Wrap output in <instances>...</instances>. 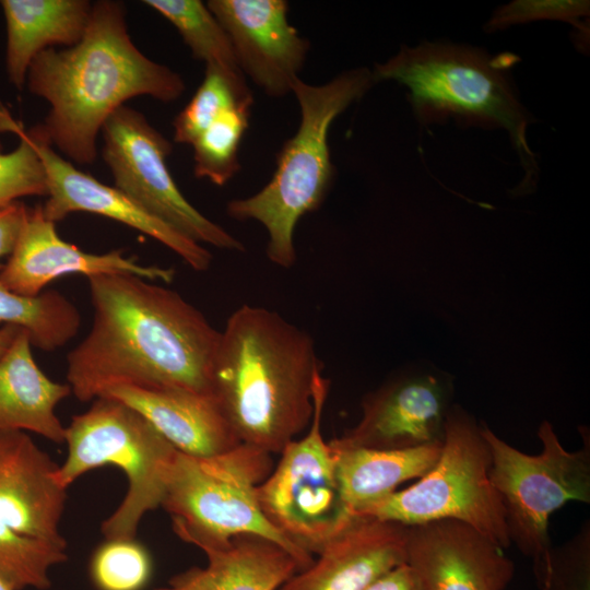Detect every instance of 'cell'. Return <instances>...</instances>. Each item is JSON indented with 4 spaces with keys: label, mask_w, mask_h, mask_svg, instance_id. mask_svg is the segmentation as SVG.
I'll list each match as a JSON object with an SVG mask.
<instances>
[{
    "label": "cell",
    "mask_w": 590,
    "mask_h": 590,
    "mask_svg": "<svg viewBox=\"0 0 590 590\" xmlns=\"http://www.w3.org/2000/svg\"><path fill=\"white\" fill-rule=\"evenodd\" d=\"M271 456L245 444L208 458L177 450L161 505L176 535L205 552L253 534L284 547L300 570L310 566L312 556L292 544L260 508L257 487L273 470Z\"/></svg>",
    "instance_id": "cell-6"
},
{
    "label": "cell",
    "mask_w": 590,
    "mask_h": 590,
    "mask_svg": "<svg viewBox=\"0 0 590 590\" xmlns=\"http://www.w3.org/2000/svg\"><path fill=\"white\" fill-rule=\"evenodd\" d=\"M103 157L115 186L153 217L198 244L245 251L244 244L199 212L181 193L166 158L172 143L138 110L117 108L102 128Z\"/></svg>",
    "instance_id": "cell-11"
},
{
    "label": "cell",
    "mask_w": 590,
    "mask_h": 590,
    "mask_svg": "<svg viewBox=\"0 0 590 590\" xmlns=\"http://www.w3.org/2000/svg\"><path fill=\"white\" fill-rule=\"evenodd\" d=\"M503 550L458 520L406 528L405 562L425 590H505L515 565Z\"/></svg>",
    "instance_id": "cell-15"
},
{
    "label": "cell",
    "mask_w": 590,
    "mask_h": 590,
    "mask_svg": "<svg viewBox=\"0 0 590 590\" xmlns=\"http://www.w3.org/2000/svg\"><path fill=\"white\" fill-rule=\"evenodd\" d=\"M589 15L588 0H515L494 11L484 24V31L494 33L535 21H562L577 30V48H586Z\"/></svg>",
    "instance_id": "cell-31"
},
{
    "label": "cell",
    "mask_w": 590,
    "mask_h": 590,
    "mask_svg": "<svg viewBox=\"0 0 590 590\" xmlns=\"http://www.w3.org/2000/svg\"><path fill=\"white\" fill-rule=\"evenodd\" d=\"M23 331V329L11 326V324H4L0 329V358L5 354V352L9 350L15 338Z\"/></svg>",
    "instance_id": "cell-35"
},
{
    "label": "cell",
    "mask_w": 590,
    "mask_h": 590,
    "mask_svg": "<svg viewBox=\"0 0 590 590\" xmlns=\"http://www.w3.org/2000/svg\"><path fill=\"white\" fill-rule=\"evenodd\" d=\"M489 467L491 452L482 425L459 405H451L434 467L410 487L391 493L357 516L406 527L458 520L507 548L511 543L505 511L489 479Z\"/></svg>",
    "instance_id": "cell-8"
},
{
    "label": "cell",
    "mask_w": 590,
    "mask_h": 590,
    "mask_svg": "<svg viewBox=\"0 0 590 590\" xmlns=\"http://www.w3.org/2000/svg\"><path fill=\"white\" fill-rule=\"evenodd\" d=\"M70 394L68 384L51 380L37 366L23 330L0 358V430L31 432L63 444L66 427L55 411Z\"/></svg>",
    "instance_id": "cell-20"
},
{
    "label": "cell",
    "mask_w": 590,
    "mask_h": 590,
    "mask_svg": "<svg viewBox=\"0 0 590 590\" xmlns=\"http://www.w3.org/2000/svg\"><path fill=\"white\" fill-rule=\"evenodd\" d=\"M376 84L373 71L355 68L321 85L298 79L292 88L300 110L296 132L276 155V167L257 193L227 203L228 216L256 221L268 234L267 257L283 268L296 260L294 232L298 221L316 211L327 197L334 168L328 133L334 119Z\"/></svg>",
    "instance_id": "cell-5"
},
{
    "label": "cell",
    "mask_w": 590,
    "mask_h": 590,
    "mask_svg": "<svg viewBox=\"0 0 590 590\" xmlns=\"http://www.w3.org/2000/svg\"><path fill=\"white\" fill-rule=\"evenodd\" d=\"M27 209L20 201L0 208V270L3 266L1 259L10 256L14 249L26 217Z\"/></svg>",
    "instance_id": "cell-33"
},
{
    "label": "cell",
    "mask_w": 590,
    "mask_h": 590,
    "mask_svg": "<svg viewBox=\"0 0 590 590\" xmlns=\"http://www.w3.org/2000/svg\"><path fill=\"white\" fill-rule=\"evenodd\" d=\"M0 5L7 25V73L17 90L39 52L81 40L92 9L86 0H1Z\"/></svg>",
    "instance_id": "cell-22"
},
{
    "label": "cell",
    "mask_w": 590,
    "mask_h": 590,
    "mask_svg": "<svg viewBox=\"0 0 590 590\" xmlns=\"http://www.w3.org/2000/svg\"><path fill=\"white\" fill-rule=\"evenodd\" d=\"M516 56H492L467 45L423 42L402 46L373 70L376 83L393 80L405 86L409 102L422 125L442 123L450 118L463 126L503 129L518 154L523 178L516 194L531 192L539 179L535 154L527 130L533 122L520 102L510 68Z\"/></svg>",
    "instance_id": "cell-4"
},
{
    "label": "cell",
    "mask_w": 590,
    "mask_h": 590,
    "mask_svg": "<svg viewBox=\"0 0 590 590\" xmlns=\"http://www.w3.org/2000/svg\"><path fill=\"white\" fill-rule=\"evenodd\" d=\"M0 322L25 330L32 346L48 352L76 335L81 317L76 306L55 290L26 296L0 284Z\"/></svg>",
    "instance_id": "cell-24"
},
{
    "label": "cell",
    "mask_w": 590,
    "mask_h": 590,
    "mask_svg": "<svg viewBox=\"0 0 590 590\" xmlns=\"http://www.w3.org/2000/svg\"><path fill=\"white\" fill-rule=\"evenodd\" d=\"M64 442L68 456L54 481L68 489L93 469L119 468L128 480L127 493L101 531L106 540L135 539L142 518L162 505L177 449L138 411L108 397L96 398L72 417Z\"/></svg>",
    "instance_id": "cell-7"
},
{
    "label": "cell",
    "mask_w": 590,
    "mask_h": 590,
    "mask_svg": "<svg viewBox=\"0 0 590 590\" xmlns=\"http://www.w3.org/2000/svg\"><path fill=\"white\" fill-rule=\"evenodd\" d=\"M204 554L206 566L188 568L154 590H278L300 570L284 547L253 534L235 536Z\"/></svg>",
    "instance_id": "cell-21"
},
{
    "label": "cell",
    "mask_w": 590,
    "mask_h": 590,
    "mask_svg": "<svg viewBox=\"0 0 590 590\" xmlns=\"http://www.w3.org/2000/svg\"><path fill=\"white\" fill-rule=\"evenodd\" d=\"M406 526L356 516L278 590H366L405 562Z\"/></svg>",
    "instance_id": "cell-18"
},
{
    "label": "cell",
    "mask_w": 590,
    "mask_h": 590,
    "mask_svg": "<svg viewBox=\"0 0 590 590\" xmlns=\"http://www.w3.org/2000/svg\"><path fill=\"white\" fill-rule=\"evenodd\" d=\"M482 432L491 452L489 479L502 500L510 543L531 558L536 581L552 548L551 515L569 502L590 503V440L567 451L552 424L538 429L539 455H528L500 439L485 424Z\"/></svg>",
    "instance_id": "cell-9"
},
{
    "label": "cell",
    "mask_w": 590,
    "mask_h": 590,
    "mask_svg": "<svg viewBox=\"0 0 590 590\" xmlns=\"http://www.w3.org/2000/svg\"><path fill=\"white\" fill-rule=\"evenodd\" d=\"M244 103L253 96L243 72L205 66L203 81L174 120V141L191 145L217 116Z\"/></svg>",
    "instance_id": "cell-26"
},
{
    "label": "cell",
    "mask_w": 590,
    "mask_h": 590,
    "mask_svg": "<svg viewBox=\"0 0 590 590\" xmlns=\"http://www.w3.org/2000/svg\"><path fill=\"white\" fill-rule=\"evenodd\" d=\"M99 397L118 400L143 415L178 451L208 458L239 445L214 398L176 388L118 385Z\"/></svg>",
    "instance_id": "cell-19"
},
{
    "label": "cell",
    "mask_w": 590,
    "mask_h": 590,
    "mask_svg": "<svg viewBox=\"0 0 590 590\" xmlns=\"http://www.w3.org/2000/svg\"><path fill=\"white\" fill-rule=\"evenodd\" d=\"M329 386L330 380L320 374L307 434L284 447L276 468L257 487L260 508L269 522L311 556L355 518L342 502L334 455L322 435Z\"/></svg>",
    "instance_id": "cell-10"
},
{
    "label": "cell",
    "mask_w": 590,
    "mask_h": 590,
    "mask_svg": "<svg viewBox=\"0 0 590 590\" xmlns=\"http://www.w3.org/2000/svg\"><path fill=\"white\" fill-rule=\"evenodd\" d=\"M320 374L308 332L245 304L220 331L211 393L240 444L274 455L309 426Z\"/></svg>",
    "instance_id": "cell-3"
},
{
    "label": "cell",
    "mask_w": 590,
    "mask_h": 590,
    "mask_svg": "<svg viewBox=\"0 0 590 590\" xmlns=\"http://www.w3.org/2000/svg\"><path fill=\"white\" fill-rule=\"evenodd\" d=\"M252 103H244L223 111L191 144L194 175L224 186L239 170L238 151L249 126Z\"/></svg>",
    "instance_id": "cell-27"
},
{
    "label": "cell",
    "mask_w": 590,
    "mask_h": 590,
    "mask_svg": "<svg viewBox=\"0 0 590 590\" xmlns=\"http://www.w3.org/2000/svg\"><path fill=\"white\" fill-rule=\"evenodd\" d=\"M93 323L67 356L71 393L90 402L118 385L211 394L220 337L177 292L133 274L87 276Z\"/></svg>",
    "instance_id": "cell-1"
},
{
    "label": "cell",
    "mask_w": 590,
    "mask_h": 590,
    "mask_svg": "<svg viewBox=\"0 0 590 590\" xmlns=\"http://www.w3.org/2000/svg\"><path fill=\"white\" fill-rule=\"evenodd\" d=\"M0 131L12 132L20 139L11 152H2L0 144V208L20 198L47 196V177L40 157L28 140L25 128L14 120L0 103Z\"/></svg>",
    "instance_id": "cell-29"
},
{
    "label": "cell",
    "mask_w": 590,
    "mask_h": 590,
    "mask_svg": "<svg viewBox=\"0 0 590 590\" xmlns=\"http://www.w3.org/2000/svg\"><path fill=\"white\" fill-rule=\"evenodd\" d=\"M25 133L45 168L48 198L42 208L48 220L56 223L79 211L106 216L156 239L196 271L210 268L212 255L202 245L150 215L116 187L75 168L54 150L37 126Z\"/></svg>",
    "instance_id": "cell-14"
},
{
    "label": "cell",
    "mask_w": 590,
    "mask_h": 590,
    "mask_svg": "<svg viewBox=\"0 0 590 590\" xmlns=\"http://www.w3.org/2000/svg\"><path fill=\"white\" fill-rule=\"evenodd\" d=\"M58 464L25 432L0 430V519L16 532L67 548L60 531L67 489Z\"/></svg>",
    "instance_id": "cell-17"
},
{
    "label": "cell",
    "mask_w": 590,
    "mask_h": 590,
    "mask_svg": "<svg viewBox=\"0 0 590 590\" xmlns=\"http://www.w3.org/2000/svg\"><path fill=\"white\" fill-rule=\"evenodd\" d=\"M449 397V384L437 375L399 377L366 394L358 423L329 444L335 448L375 450L440 444Z\"/></svg>",
    "instance_id": "cell-12"
},
{
    "label": "cell",
    "mask_w": 590,
    "mask_h": 590,
    "mask_svg": "<svg viewBox=\"0 0 590 590\" xmlns=\"http://www.w3.org/2000/svg\"><path fill=\"white\" fill-rule=\"evenodd\" d=\"M330 445V444H329ZM442 442L400 450L331 447L342 502L353 517L436 463Z\"/></svg>",
    "instance_id": "cell-23"
},
{
    "label": "cell",
    "mask_w": 590,
    "mask_h": 590,
    "mask_svg": "<svg viewBox=\"0 0 590 590\" xmlns=\"http://www.w3.org/2000/svg\"><path fill=\"white\" fill-rule=\"evenodd\" d=\"M0 590H12V589L0 579Z\"/></svg>",
    "instance_id": "cell-36"
},
{
    "label": "cell",
    "mask_w": 590,
    "mask_h": 590,
    "mask_svg": "<svg viewBox=\"0 0 590 590\" xmlns=\"http://www.w3.org/2000/svg\"><path fill=\"white\" fill-rule=\"evenodd\" d=\"M90 574L98 590H142L152 575V559L135 539L106 540L93 553Z\"/></svg>",
    "instance_id": "cell-30"
},
{
    "label": "cell",
    "mask_w": 590,
    "mask_h": 590,
    "mask_svg": "<svg viewBox=\"0 0 590 590\" xmlns=\"http://www.w3.org/2000/svg\"><path fill=\"white\" fill-rule=\"evenodd\" d=\"M206 7L232 43L241 72L272 97L292 93L308 42L288 22L285 0H210Z\"/></svg>",
    "instance_id": "cell-13"
},
{
    "label": "cell",
    "mask_w": 590,
    "mask_h": 590,
    "mask_svg": "<svg viewBox=\"0 0 590 590\" xmlns=\"http://www.w3.org/2000/svg\"><path fill=\"white\" fill-rule=\"evenodd\" d=\"M71 273L133 274L150 281L170 283L175 270L142 266L121 250L90 253L70 244L57 233L42 205L27 209L26 217L13 251L0 270V284L21 295L36 296L56 279Z\"/></svg>",
    "instance_id": "cell-16"
},
{
    "label": "cell",
    "mask_w": 590,
    "mask_h": 590,
    "mask_svg": "<svg viewBox=\"0 0 590 590\" xmlns=\"http://www.w3.org/2000/svg\"><path fill=\"white\" fill-rule=\"evenodd\" d=\"M144 4L168 20L205 66L241 72L225 30L200 0H145Z\"/></svg>",
    "instance_id": "cell-25"
},
{
    "label": "cell",
    "mask_w": 590,
    "mask_h": 590,
    "mask_svg": "<svg viewBox=\"0 0 590 590\" xmlns=\"http://www.w3.org/2000/svg\"><path fill=\"white\" fill-rule=\"evenodd\" d=\"M26 84L50 111L37 126L52 145L79 164L96 158V139L107 118L139 95L176 101L180 74L144 56L132 43L121 2L92 4L81 40L63 50L47 48L30 64Z\"/></svg>",
    "instance_id": "cell-2"
},
{
    "label": "cell",
    "mask_w": 590,
    "mask_h": 590,
    "mask_svg": "<svg viewBox=\"0 0 590 590\" xmlns=\"http://www.w3.org/2000/svg\"><path fill=\"white\" fill-rule=\"evenodd\" d=\"M366 590H425L414 569L402 563L376 579Z\"/></svg>",
    "instance_id": "cell-34"
},
{
    "label": "cell",
    "mask_w": 590,
    "mask_h": 590,
    "mask_svg": "<svg viewBox=\"0 0 590 590\" xmlns=\"http://www.w3.org/2000/svg\"><path fill=\"white\" fill-rule=\"evenodd\" d=\"M66 550L23 535L0 519V579L12 590L48 589L49 570L68 559Z\"/></svg>",
    "instance_id": "cell-28"
},
{
    "label": "cell",
    "mask_w": 590,
    "mask_h": 590,
    "mask_svg": "<svg viewBox=\"0 0 590 590\" xmlns=\"http://www.w3.org/2000/svg\"><path fill=\"white\" fill-rule=\"evenodd\" d=\"M538 583L541 590H590L589 521L562 546H552Z\"/></svg>",
    "instance_id": "cell-32"
}]
</instances>
